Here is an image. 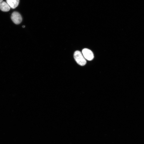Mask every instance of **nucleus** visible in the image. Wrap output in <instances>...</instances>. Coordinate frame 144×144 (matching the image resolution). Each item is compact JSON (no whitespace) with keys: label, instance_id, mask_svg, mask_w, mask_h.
<instances>
[{"label":"nucleus","instance_id":"obj_1","mask_svg":"<svg viewBox=\"0 0 144 144\" xmlns=\"http://www.w3.org/2000/svg\"><path fill=\"white\" fill-rule=\"evenodd\" d=\"M74 57L77 63L79 65L83 66L87 63V61L83 54L80 51H76L74 54Z\"/></svg>","mask_w":144,"mask_h":144},{"label":"nucleus","instance_id":"obj_2","mask_svg":"<svg viewBox=\"0 0 144 144\" xmlns=\"http://www.w3.org/2000/svg\"><path fill=\"white\" fill-rule=\"evenodd\" d=\"M11 18L13 23L16 24H20L22 20L21 15L17 12H14L12 13Z\"/></svg>","mask_w":144,"mask_h":144},{"label":"nucleus","instance_id":"obj_3","mask_svg":"<svg viewBox=\"0 0 144 144\" xmlns=\"http://www.w3.org/2000/svg\"><path fill=\"white\" fill-rule=\"evenodd\" d=\"M82 53L85 58L89 61L92 60L94 58L92 52L88 49L85 48L83 49L82 51Z\"/></svg>","mask_w":144,"mask_h":144},{"label":"nucleus","instance_id":"obj_4","mask_svg":"<svg viewBox=\"0 0 144 144\" xmlns=\"http://www.w3.org/2000/svg\"><path fill=\"white\" fill-rule=\"evenodd\" d=\"M7 3L13 9H14L18 6L19 0H6Z\"/></svg>","mask_w":144,"mask_h":144},{"label":"nucleus","instance_id":"obj_5","mask_svg":"<svg viewBox=\"0 0 144 144\" xmlns=\"http://www.w3.org/2000/svg\"><path fill=\"white\" fill-rule=\"evenodd\" d=\"M0 9L3 11L7 12L10 10V7L7 3L2 1L0 3Z\"/></svg>","mask_w":144,"mask_h":144},{"label":"nucleus","instance_id":"obj_6","mask_svg":"<svg viewBox=\"0 0 144 144\" xmlns=\"http://www.w3.org/2000/svg\"><path fill=\"white\" fill-rule=\"evenodd\" d=\"M3 0H0V3L2 2L3 1Z\"/></svg>","mask_w":144,"mask_h":144},{"label":"nucleus","instance_id":"obj_7","mask_svg":"<svg viewBox=\"0 0 144 144\" xmlns=\"http://www.w3.org/2000/svg\"><path fill=\"white\" fill-rule=\"evenodd\" d=\"M22 27H23V28H24L25 27V26H22Z\"/></svg>","mask_w":144,"mask_h":144}]
</instances>
